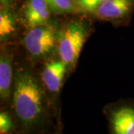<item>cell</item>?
<instances>
[{
    "label": "cell",
    "instance_id": "6da1fadb",
    "mask_svg": "<svg viewBox=\"0 0 134 134\" xmlns=\"http://www.w3.org/2000/svg\"><path fill=\"white\" fill-rule=\"evenodd\" d=\"M10 107L21 134H48L60 118L41 80L25 66L15 72Z\"/></svg>",
    "mask_w": 134,
    "mask_h": 134
},
{
    "label": "cell",
    "instance_id": "7a4b0ae2",
    "mask_svg": "<svg viewBox=\"0 0 134 134\" xmlns=\"http://www.w3.org/2000/svg\"><path fill=\"white\" fill-rule=\"evenodd\" d=\"M90 34V25L81 19L69 21L60 28L58 57L66 64L68 70H71L75 66Z\"/></svg>",
    "mask_w": 134,
    "mask_h": 134
},
{
    "label": "cell",
    "instance_id": "3957f363",
    "mask_svg": "<svg viewBox=\"0 0 134 134\" xmlns=\"http://www.w3.org/2000/svg\"><path fill=\"white\" fill-rule=\"evenodd\" d=\"M60 26L52 20L46 24L28 29L22 44L31 60H49L58 51Z\"/></svg>",
    "mask_w": 134,
    "mask_h": 134
},
{
    "label": "cell",
    "instance_id": "277c9868",
    "mask_svg": "<svg viewBox=\"0 0 134 134\" xmlns=\"http://www.w3.org/2000/svg\"><path fill=\"white\" fill-rule=\"evenodd\" d=\"M68 71L66 64L58 57V58L48 60L45 63L40 73V80L48 93L58 117L61 116L59 95Z\"/></svg>",
    "mask_w": 134,
    "mask_h": 134
},
{
    "label": "cell",
    "instance_id": "5b68a950",
    "mask_svg": "<svg viewBox=\"0 0 134 134\" xmlns=\"http://www.w3.org/2000/svg\"><path fill=\"white\" fill-rule=\"evenodd\" d=\"M104 113L110 134H134V101L121 100L107 106Z\"/></svg>",
    "mask_w": 134,
    "mask_h": 134
},
{
    "label": "cell",
    "instance_id": "8992f818",
    "mask_svg": "<svg viewBox=\"0 0 134 134\" xmlns=\"http://www.w3.org/2000/svg\"><path fill=\"white\" fill-rule=\"evenodd\" d=\"M0 53V100L3 107H10L14 74L13 63L14 48L6 43L1 45Z\"/></svg>",
    "mask_w": 134,
    "mask_h": 134
},
{
    "label": "cell",
    "instance_id": "52a82bcc",
    "mask_svg": "<svg viewBox=\"0 0 134 134\" xmlns=\"http://www.w3.org/2000/svg\"><path fill=\"white\" fill-rule=\"evenodd\" d=\"M134 12V0H106L96 10V19L113 23H127Z\"/></svg>",
    "mask_w": 134,
    "mask_h": 134
},
{
    "label": "cell",
    "instance_id": "ba28073f",
    "mask_svg": "<svg viewBox=\"0 0 134 134\" xmlns=\"http://www.w3.org/2000/svg\"><path fill=\"white\" fill-rule=\"evenodd\" d=\"M52 14L45 0H25L19 12L20 22L27 29L48 23Z\"/></svg>",
    "mask_w": 134,
    "mask_h": 134
},
{
    "label": "cell",
    "instance_id": "9c48e42d",
    "mask_svg": "<svg viewBox=\"0 0 134 134\" xmlns=\"http://www.w3.org/2000/svg\"><path fill=\"white\" fill-rule=\"evenodd\" d=\"M21 23L19 13L14 7H1L0 9V42L1 45L10 43L18 32Z\"/></svg>",
    "mask_w": 134,
    "mask_h": 134
},
{
    "label": "cell",
    "instance_id": "30bf717a",
    "mask_svg": "<svg viewBox=\"0 0 134 134\" xmlns=\"http://www.w3.org/2000/svg\"><path fill=\"white\" fill-rule=\"evenodd\" d=\"M0 134H21L15 115L10 107L0 112Z\"/></svg>",
    "mask_w": 134,
    "mask_h": 134
},
{
    "label": "cell",
    "instance_id": "8fae6325",
    "mask_svg": "<svg viewBox=\"0 0 134 134\" xmlns=\"http://www.w3.org/2000/svg\"><path fill=\"white\" fill-rule=\"evenodd\" d=\"M53 14L65 15L77 13L74 0H45Z\"/></svg>",
    "mask_w": 134,
    "mask_h": 134
},
{
    "label": "cell",
    "instance_id": "7c38bea8",
    "mask_svg": "<svg viewBox=\"0 0 134 134\" xmlns=\"http://www.w3.org/2000/svg\"><path fill=\"white\" fill-rule=\"evenodd\" d=\"M106 0H74L77 12L93 15Z\"/></svg>",
    "mask_w": 134,
    "mask_h": 134
},
{
    "label": "cell",
    "instance_id": "4fadbf2b",
    "mask_svg": "<svg viewBox=\"0 0 134 134\" xmlns=\"http://www.w3.org/2000/svg\"><path fill=\"white\" fill-rule=\"evenodd\" d=\"M48 134H63L61 117L58 118L57 119V121H56V124L54 125V127H53V129Z\"/></svg>",
    "mask_w": 134,
    "mask_h": 134
},
{
    "label": "cell",
    "instance_id": "5bb4252c",
    "mask_svg": "<svg viewBox=\"0 0 134 134\" xmlns=\"http://www.w3.org/2000/svg\"><path fill=\"white\" fill-rule=\"evenodd\" d=\"M18 0H0L1 7H14Z\"/></svg>",
    "mask_w": 134,
    "mask_h": 134
}]
</instances>
